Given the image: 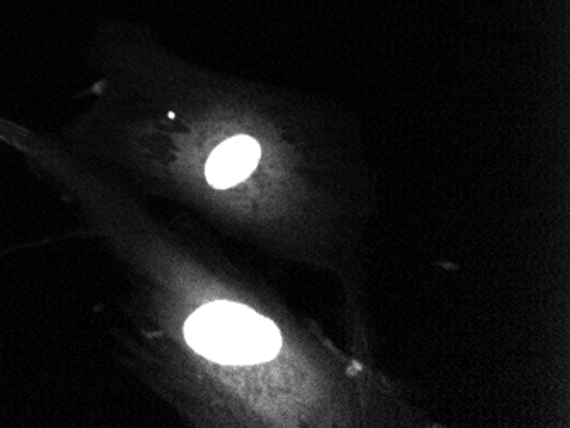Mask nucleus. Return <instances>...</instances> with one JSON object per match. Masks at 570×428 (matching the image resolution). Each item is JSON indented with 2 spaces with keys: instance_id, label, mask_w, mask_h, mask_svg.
Here are the masks:
<instances>
[{
  "instance_id": "1",
  "label": "nucleus",
  "mask_w": 570,
  "mask_h": 428,
  "mask_svg": "<svg viewBox=\"0 0 570 428\" xmlns=\"http://www.w3.org/2000/svg\"><path fill=\"white\" fill-rule=\"evenodd\" d=\"M185 340L198 356L223 366L267 362L282 347L274 321L227 300L197 309L185 322Z\"/></svg>"
},
{
  "instance_id": "2",
  "label": "nucleus",
  "mask_w": 570,
  "mask_h": 428,
  "mask_svg": "<svg viewBox=\"0 0 570 428\" xmlns=\"http://www.w3.org/2000/svg\"><path fill=\"white\" fill-rule=\"evenodd\" d=\"M258 161L261 146L252 137L238 136L214 150L205 166V176L214 188L226 190L246 180Z\"/></svg>"
}]
</instances>
